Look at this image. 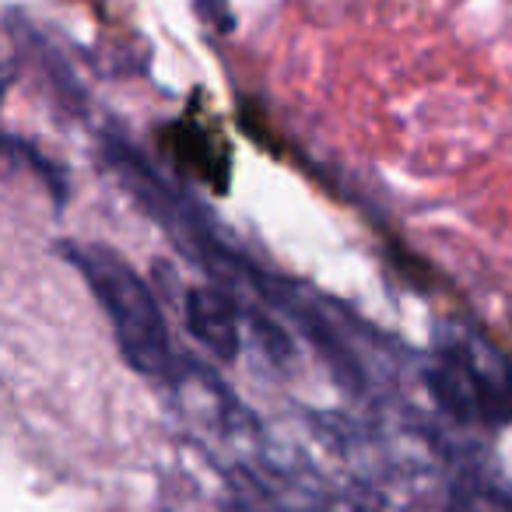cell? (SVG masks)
Masks as SVG:
<instances>
[{
	"instance_id": "6da1fadb",
	"label": "cell",
	"mask_w": 512,
	"mask_h": 512,
	"mask_svg": "<svg viewBox=\"0 0 512 512\" xmlns=\"http://www.w3.org/2000/svg\"><path fill=\"white\" fill-rule=\"evenodd\" d=\"M67 256L74 260L81 278L92 285L99 306L106 309L123 358L144 376L169 379L172 369H176V351H172L162 309H158L155 295L141 285V278L123 264L120 256L106 253V249L67 246Z\"/></svg>"
},
{
	"instance_id": "7a4b0ae2",
	"label": "cell",
	"mask_w": 512,
	"mask_h": 512,
	"mask_svg": "<svg viewBox=\"0 0 512 512\" xmlns=\"http://www.w3.org/2000/svg\"><path fill=\"white\" fill-rule=\"evenodd\" d=\"M428 390L442 411L467 425H509L512 421V369L491 348H477L474 337L449 334L428 365Z\"/></svg>"
},
{
	"instance_id": "3957f363",
	"label": "cell",
	"mask_w": 512,
	"mask_h": 512,
	"mask_svg": "<svg viewBox=\"0 0 512 512\" xmlns=\"http://www.w3.org/2000/svg\"><path fill=\"white\" fill-rule=\"evenodd\" d=\"M186 327L211 355L232 362L239 355V309L218 288L186 292Z\"/></svg>"
}]
</instances>
